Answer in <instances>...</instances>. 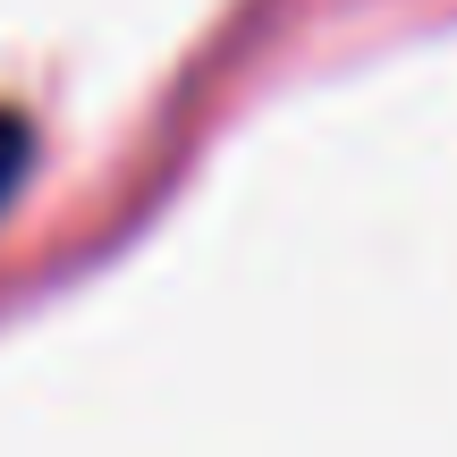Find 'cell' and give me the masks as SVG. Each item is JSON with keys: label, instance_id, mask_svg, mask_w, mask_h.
I'll return each mask as SVG.
<instances>
[{"label": "cell", "instance_id": "1", "mask_svg": "<svg viewBox=\"0 0 457 457\" xmlns=\"http://www.w3.org/2000/svg\"><path fill=\"white\" fill-rule=\"evenodd\" d=\"M26 162H34V128L17 111H0V212H9V195L26 187Z\"/></svg>", "mask_w": 457, "mask_h": 457}]
</instances>
